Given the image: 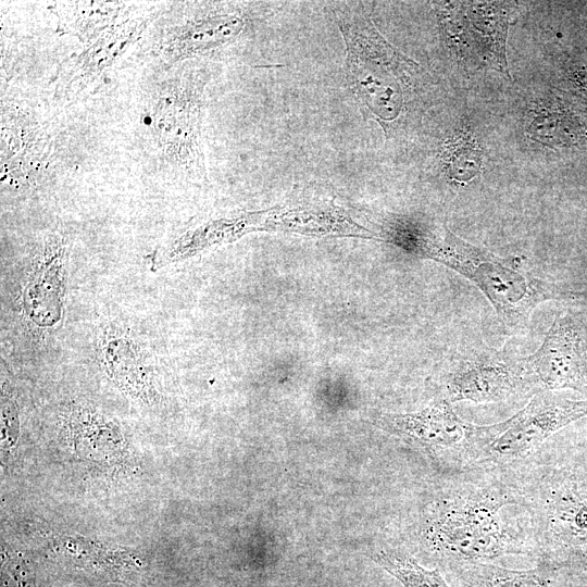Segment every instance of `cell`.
<instances>
[{"mask_svg": "<svg viewBox=\"0 0 587 587\" xmlns=\"http://www.w3.org/2000/svg\"><path fill=\"white\" fill-rule=\"evenodd\" d=\"M373 559L405 587H450L438 570L421 566L407 553L385 550L375 553Z\"/></svg>", "mask_w": 587, "mask_h": 587, "instance_id": "8fae6325", "label": "cell"}, {"mask_svg": "<svg viewBox=\"0 0 587 587\" xmlns=\"http://www.w3.org/2000/svg\"><path fill=\"white\" fill-rule=\"evenodd\" d=\"M436 540L453 557L477 563L505 553L519 552L511 542L491 538L470 523L454 505L441 513L434 524Z\"/></svg>", "mask_w": 587, "mask_h": 587, "instance_id": "52a82bcc", "label": "cell"}, {"mask_svg": "<svg viewBox=\"0 0 587 587\" xmlns=\"http://www.w3.org/2000/svg\"><path fill=\"white\" fill-rule=\"evenodd\" d=\"M379 422L383 428L432 449L455 448L490 432V426H476L462 421L445 399L420 412L385 414Z\"/></svg>", "mask_w": 587, "mask_h": 587, "instance_id": "5b68a950", "label": "cell"}, {"mask_svg": "<svg viewBox=\"0 0 587 587\" xmlns=\"http://www.w3.org/2000/svg\"><path fill=\"white\" fill-rule=\"evenodd\" d=\"M548 390L587 389V324L577 314L559 313L536 352L525 361Z\"/></svg>", "mask_w": 587, "mask_h": 587, "instance_id": "6da1fadb", "label": "cell"}, {"mask_svg": "<svg viewBox=\"0 0 587 587\" xmlns=\"http://www.w3.org/2000/svg\"><path fill=\"white\" fill-rule=\"evenodd\" d=\"M260 214H250L236 220L209 222L189 230L172 242L158 249L150 258V271H158L173 263L186 260L193 254L217 243L230 241L258 223Z\"/></svg>", "mask_w": 587, "mask_h": 587, "instance_id": "ba28073f", "label": "cell"}, {"mask_svg": "<svg viewBox=\"0 0 587 587\" xmlns=\"http://www.w3.org/2000/svg\"><path fill=\"white\" fill-rule=\"evenodd\" d=\"M66 242L53 237L46 243L26 278L21 308L28 322L38 328H52L63 316Z\"/></svg>", "mask_w": 587, "mask_h": 587, "instance_id": "3957f363", "label": "cell"}, {"mask_svg": "<svg viewBox=\"0 0 587 587\" xmlns=\"http://www.w3.org/2000/svg\"><path fill=\"white\" fill-rule=\"evenodd\" d=\"M243 26L241 18L220 15L192 23L180 35V50L185 53L215 48L237 36Z\"/></svg>", "mask_w": 587, "mask_h": 587, "instance_id": "30bf717a", "label": "cell"}, {"mask_svg": "<svg viewBox=\"0 0 587 587\" xmlns=\"http://www.w3.org/2000/svg\"><path fill=\"white\" fill-rule=\"evenodd\" d=\"M579 80L582 82V84L587 87V73H582L579 75Z\"/></svg>", "mask_w": 587, "mask_h": 587, "instance_id": "5bb4252c", "label": "cell"}, {"mask_svg": "<svg viewBox=\"0 0 587 587\" xmlns=\"http://www.w3.org/2000/svg\"><path fill=\"white\" fill-rule=\"evenodd\" d=\"M483 153L476 140L464 134L442 146L441 161L446 173L454 180L466 182L476 176Z\"/></svg>", "mask_w": 587, "mask_h": 587, "instance_id": "7c38bea8", "label": "cell"}, {"mask_svg": "<svg viewBox=\"0 0 587 587\" xmlns=\"http://www.w3.org/2000/svg\"><path fill=\"white\" fill-rule=\"evenodd\" d=\"M520 365L495 358L462 362L445 376L444 398L448 402H498L510 397L522 383Z\"/></svg>", "mask_w": 587, "mask_h": 587, "instance_id": "8992f818", "label": "cell"}, {"mask_svg": "<svg viewBox=\"0 0 587 587\" xmlns=\"http://www.w3.org/2000/svg\"><path fill=\"white\" fill-rule=\"evenodd\" d=\"M461 580L465 587H555L539 569L517 571L482 562L462 569Z\"/></svg>", "mask_w": 587, "mask_h": 587, "instance_id": "9c48e42d", "label": "cell"}, {"mask_svg": "<svg viewBox=\"0 0 587 587\" xmlns=\"http://www.w3.org/2000/svg\"><path fill=\"white\" fill-rule=\"evenodd\" d=\"M585 415L587 400L573 401L550 392L537 394L519 413L495 425L489 451L500 458L521 457Z\"/></svg>", "mask_w": 587, "mask_h": 587, "instance_id": "7a4b0ae2", "label": "cell"}, {"mask_svg": "<svg viewBox=\"0 0 587 587\" xmlns=\"http://www.w3.org/2000/svg\"><path fill=\"white\" fill-rule=\"evenodd\" d=\"M1 424L2 437L4 436L5 440L16 437L18 430L17 408L12 394L4 384L1 395Z\"/></svg>", "mask_w": 587, "mask_h": 587, "instance_id": "4fadbf2b", "label": "cell"}, {"mask_svg": "<svg viewBox=\"0 0 587 587\" xmlns=\"http://www.w3.org/2000/svg\"><path fill=\"white\" fill-rule=\"evenodd\" d=\"M97 352L105 373L120 389L143 402L155 400L148 353L126 328L104 324L97 335Z\"/></svg>", "mask_w": 587, "mask_h": 587, "instance_id": "277c9868", "label": "cell"}]
</instances>
